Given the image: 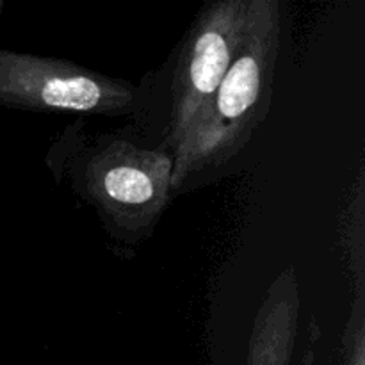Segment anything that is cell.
<instances>
[{"label": "cell", "mask_w": 365, "mask_h": 365, "mask_svg": "<svg viewBox=\"0 0 365 365\" xmlns=\"http://www.w3.org/2000/svg\"><path fill=\"white\" fill-rule=\"evenodd\" d=\"M282 9L280 0H252L237 56L175 153L173 198L227 175L262 127L284 43Z\"/></svg>", "instance_id": "cell-2"}, {"label": "cell", "mask_w": 365, "mask_h": 365, "mask_svg": "<svg viewBox=\"0 0 365 365\" xmlns=\"http://www.w3.org/2000/svg\"><path fill=\"white\" fill-rule=\"evenodd\" d=\"M355 327H353L351 341L346 344L348 356L346 365H365V337H364V316H362V296H359L355 305Z\"/></svg>", "instance_id": "cell-6"}, {"label": "cell", "mask_w": 365, "mask_h": 365, "mask_svg": "<svg viewBox=\"0 0 365 365\" xmlns=\"http://www.w3.org/2000/svg\"><path fill=\"white\" fill-rule=\"evenodd\" d=\"M250 7L252 0L205 4L164 66L143 81V110L135 125L173 159L237 56Z\"/></svg>", "instance_id": "cell-3"}, {"label": "cell", "mask_w": 365, "mask_h": 365, "mask_svg": "<svg viewBox=\"0 0 365 365\" xmlns=\"http://www.w3.org/2000/svg\"><path fill=\"white\" fill-rule=\"evenodd\" d=\"M0 106L29 113L138 121L143 88L70 61L0 48Z\"/></svg>", "instance_id": "cell-4"}, {"label": "cell", "mask_w": 365, "mask_h": 365, "mask_svg": "<svg viewBox=\"0 0 365 365\" xmlns=\"http://www.w3.org/2000/svg\"><path fill=\"white\" fill-rule=\"evenodd\" d=\"M291 331L285 335H266V331L257 327V334L253 337V349L250 351L248 365H287L289 353H291Z\"/></svg>", "instance_id": "cell-5"}, {"label": "cell", "mask_w": 365, "mask_h": 365, "mask_svg": "<svg viewBox=\"0 0 365 365\" xmlns=\"http://www.w3.org/2000/svg\"><path fill=\"white\" fill-rule=\"evenodd\" d=\"M2 6L4 4H2V0H0V13H2Z\"/></svg>", "instance_id": "cell-7"}, {"label": "cell", "mask_w": 365, "mask_h": 365, "mask_svg": "<svg viewBox=\"0 0 365 365\" xmlns=\"http://www.w3.org/2000/svg\"><path fill=\"white\" fill-rule=\"evenodd\" d=\"M48 163L121 246L148 239L173 200V155L138 125L95 135L73 125L50 150Z\"/></svg>", "instance_id": "cell-1"}]
</instances>
